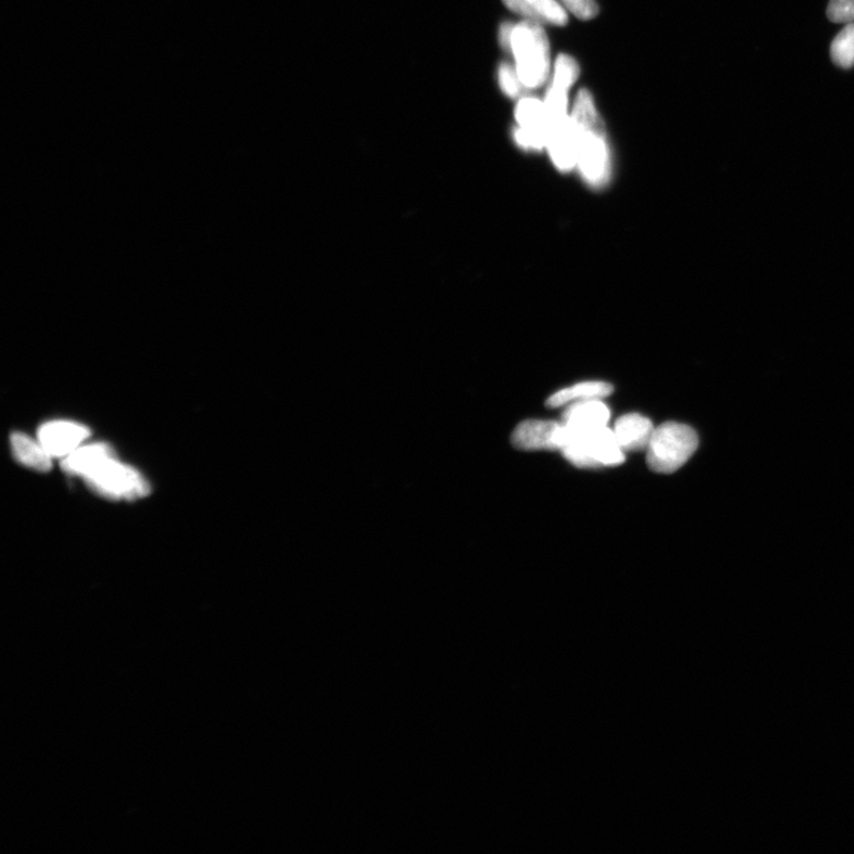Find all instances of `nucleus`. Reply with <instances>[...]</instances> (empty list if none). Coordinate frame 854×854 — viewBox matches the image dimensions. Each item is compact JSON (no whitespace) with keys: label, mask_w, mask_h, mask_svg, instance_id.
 I'll return each mask as SVG.
<instances>
[{"label":"nucleus","mask_w":854,"mask_h":854,"mask_svg":"<svg viewBox=\"0 0 854 854\" xmlns=\"http://www.w3.org/2000/svg\"><path fill=\"white\" fill-rule=\"evenodd\" d=\"M577 61L568 55H560L554 64L552 85L568 90L579 77Z\"/></svg>","instance_id":"f3484780"},{"label":"nucleus","mask_w":854,"mask_h":854,"mask_svg":"<svg viewBox=\"0 0 854 854\" xmlns=\"http://www.w3.org/2000/svg\"><path fill=\"white\" fill-rule=\"evenodd\" d=\"M827 17L833 23H853L854 0H831L827 8Z\"/></svg>","instance_id":"6ab92c4d"},{"label":"nucleus","mask_w":854,"mask_h":854,"mask_svg":"<svg viewBox=\"0 0 854 854\" xmlns=\"http://www.w3.org/2000/svg\"><path fill=\"white\" fill-rule=\"evenodd\" d=\"M654 430L652 420L639 413L626 414L617 419L614 427L617 443L625 452L646 450Z\"/></svg>","instance_id":"9b49d317"},{"label":"nucleus","mask_w":854,"mask_h":854,"mask_svg":"<svg viewBox=\"0 0 854 854\" xmlns=\"http://www.w3.org/2000/svg\"><path fill=\"white\" fill-rule=\"evenodd\" d=\"M89 436L86 426L72 422H51L38 431V442L51 457H67Z\"/></svg>","instance_id":"6e6552de"},{"label":"nucleus","mask_w":854,"mask_h":854,"mask_svg":"<svg viewBox=\"0 0 854 854\" xmlns=\"http://www.w3.org/2000/svg\"><path fill=\"white\" fill-rule=\"evenodd\" d=\"M611 416V409L602 400H587L568 405L562 423L569 431L586 432L607 426Z\"/></svg>","instance_id":"9d476101"},{"label":"nucleus","mask_w":854,"mask_h":854,"mask_svg":"<svg viewBox=\"0 0 854 854\" xmlns=\"http://www.w3.org/2000/svg\"><path fill=\"white\" fill-rule=\"evenodd\" d=\"M566 430L563 423L526 420L516 426L512 435L514 448L525 451L562 450Z\"/></svg>","instance_id":"0eeeda50"},{"label":"nucleus","mask_w":854,"mask_h":854,"mask_svg":"<svg viewBox=\"0 0 854 854\" xmlns=\"http://www.w3.org/2000/svg\"><path fill=\"white\" fill-rule=\"evenodd\" d=\"M499 84L502 92L510 98L519 97L526 88L516 67L510 63H502L499 70Z\"/></svg>","instance_id":"a211bd4d"},{"label":"nucleus","mask_w":854,"mask_h":854,"mask_svg":"<svg viewBox=\"0 0 854 854\" xmlns=\"http://www.w3.org/2000/svg\"><path fill=\"white\" fill-rule=\"evenodd\" d=\"M547 148L560 171H573L578 165V139L572 115L552 127Z\"/></svg>","instance_id":"1a4fd4ad"},{"label":"nucleus","mask_w":854,"mask_h":854,"mask_svg":"<svg viewBox=\"0 0 854 854\" xmlns=\"http://www.w3.org/2000/svg\"><path fill=\"white\" fill-rule=\"evenodd\" d=\"M698 444V435L691 426L673 422L662 424L655 427L646 448V463L654 473H675L693 456Z\"/></svg>","instance_id":"20e7f679"},{"label":"nucleus","mask_w":854,"mask_h":854,"mask_svg":"<svg viewBox=\"0 0 854 854\" xmlns=\"http://www.w3.org/2000/svg\"><path fill=\"white\" fill-rule=\"evenodd\" d=\"M84 478L97 494L111 500H136L150 493L145 477L114 457L101 463Z\"/></svg>","instance_id":"39448f33"},{"label":"nucleus","mask_w":854,"mask_h":854,"mask_svg":"<svg viewBox=\"0 0 854 854\" xmlns=\"http://www.w3.org/2000/svg\"><path fill=\"white\" fill-rule=\"evenodd\" d=\"M502 2L527 21L560 25V27L567 23L566 12L556 0H502Z\"/></svg>","instance_id":"f8f14e48"},{"label":"nucleus","mask_w":854,"mask_h":854,"mask_svg":"<svg viewBox=\"0 0 854 854\" xmlns=\"http://www.w3.org/2000/svg\"><path fill=\"white\" fill-rule=\"evenodd\" d=\"M11 445L20 463L37 472L51 469V456L40 442H35L27 435L15 432L11 436Z\"/></svg>","instance_id":"2eb2a0df"},{"label":"nucleus","mask_w":854,"mask_h":854,"mask_svg":"<svg viewBox=\"0 0 854 854\" xmlns=\"http://www.w3.org/2000/svg\"><path fill=\"white\" fill-rule=\"evenodd\" d=\"M111 457H113V451L105 444L80 447L64 457L62 469L68 474L85 477Z\"/></svg>","instance_id":"ddd939ff"},{"label":"nucleus","mask_w":854,"mask_h":854,"mask_svg":"<svg viewBox=\"0 0 854 854\" xmlns=\"http://www.w3.org/2000/svg\"><path fill=\"white\" fill-rule=\"evenodd\" d=\"M515 25L512 23H504L500 29L499 41L504 50L511 51L512 36Z\"/></svg>","instance_id":"412c9836"},{"label":"nucleus","mask_w":854,"mask_h":854,"mask_svg":"<svg viewBox=\"0 0 854 854\" xmlns=\"http://www.w3.org/2000/svg\"><path fill=\"white\" fill-rule=\"evenodd\" d=\"M613 392L614 387L611 384L602 381L581 382L554 393L548 399L547 406L558 409L579 403V401L602 400L610 397Z\"/></svg>","instance_id":"4468645a"},{"label":"nucleus","mask_w":854,"mask_h":854,"mask_svg":"<svg viewBox=\"0 0 854 854\" xmlns=\"http://www.w3.org/2000/svg\"><path fill=\"white\" fill-rule=\"evenodd\" d=\"M565 426V425H564ZM565 444L561 450L564 457L578 468L615 467L626 461L614 430L607 426L586 432L567 429Z\"/></svg>","instance_id":"7ed1b4c3"},{"label":"nucleus","mask_w":854,"mask_h":854,"mask_svg":"<svg viewBox=\"0 0 854 854\" xmlns=\"http://www.w3.org/2000/svg\"><path fill=\"white\" fill-rule=\"evenodd\" d=\"M831 56L838 67L849 70L854 66V22L847 23L834 38Z\"/></svg>","instance_id":"dca6fc26"},{"label":"nucleus","mask_w":854,"mask_h":854,"mask_svg":"<svg viewBox=\"0 0 854 854\" xmlns=\"http://www.w3.org/2000/svg\"><path fill=\"white\" fill-rule=\"evenodd\" d=\"M564 7L580 20H591L599 14L596 0H561Z\"/></svg>","instance_id":"aec40b11"},{"label":"nucleus","mask_w":854,"mask_h":854,"mask_svg":"<svg viewBox=\"0 0 854 854\" xmlns=\"http://www.w3.org/2000/svg\"><path fill=\"white\" fill-rule=\"evenodd\" d=\"M515 120L519 124L514 135L517 145L535 150L548 147L553 126L542 101L522 99L515 109Z\"/></svg>","instance_id":"423d86ee"},{"label":"nucleus","mask_w":854,"mask_h":854,"mask_svg":"<svg viewBox=\"0 0 854 854\" xmlns=\"http://www.w3.org/2000/svg\"><path fill=\"white\" fill-rule=\"evenodd\" d=\"M572 118L577 131L579 169L589 184L600 187L610 178L611 153L604 124L589 90L578 93Z\"/></svg>","instance_id":"f257e3e1"},{"label":"nucleus","mask_w":854,"mask_h":854,"mask_svg":"<svg viewBox=\"0 0 854 854\" xmlns=\"http://www.w3.org/2000/svg\"><path fill=\"white\" fill-rule=\"evenodd\" d=\"M511 51L526 88H539L547 83L551 66L550 42L540 23L525 21L516 24Z\"/></svg>","instance_id":"f03ea898"}]
</instances>
